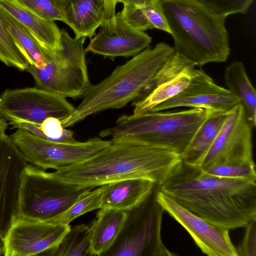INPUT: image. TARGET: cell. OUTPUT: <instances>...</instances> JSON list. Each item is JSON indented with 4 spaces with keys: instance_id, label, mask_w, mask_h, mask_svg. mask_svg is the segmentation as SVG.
I'll list each match as a JSON object with an SVG mask.
<instances>
[{
    "instance_id": "1",
    "label": "cell",
    "mask_w": 256,
    "mask_h": 256,
    "mask_svg": "<svg viewBox=\"0 0 256 256\" xmlns=\"http://www.w3.org/2000/svg\"><path fill=\"white\" fill-rule=\"evenodd\" d=\"M158 188L196 216L228 230L256 218V180L209 175L182 159Z\"/></svg>"
},
{
    "instance_id": "2",
    "label": "cell",
    "mask_w": 256,
    "mask_h": 256,
    "mask_svg": "<svg viewBox=\"0 0 256 256\" xmlns=\"http://www.w3.org/2000/svg\"><path fill=\"white\" fill-rule=\"evenodd\" d=\"M182 160L174 150L128 142H112L92 157L61 168L53 173L60 180L95 188L128 178L149 180L160 184Z\"/></svg>"
},
{
    "instance_id": "3",
    "label": "cell",
    "mask_w": 256,
    "mask_h": 256,
    "mask_svg": "<svg viewBox=\"0 0 256 256\" xmlns=\"http://www.w3.org/2000/svg\"><path fill=\"white\" fill-rule=\"evenodd\" d=\"M174 53V47L161 42L118 66L102 82L91 84L72 114L61 120L62 126H71L93 114L120 108L142 98L156 74Z\"/></svg>"
},
{
    "instance_id": "4",
    "label": "cell",
    "mask_w": 256,
    "mask_h": 256,
    "mask_svg": "<svg viewBox=\"0 0 256 256\" xmlns=\"http://www.w3.org/2000/svg\"><path fill=\"white\" fill-rule=\"evenodd\" d=\"M175 52L202 66L226 62L230 54L226 18L196 0H160Z\"/></svg>"
},
{
    "instance_id": "5",
    "label": "cell",
    "mask_w": 256,
    "mask_h": 256,
    "mask_svg": "<svg viewBox=\"0 0 256 256\" xmlns=\"http://www.w3.org/2000/svg\"><path fill=\"white\" fill-rule=\"evenodd\" d=\"M208 111L191 108L180 111L148 112L122 115L114 126L101 130V138L170 149L180 156L206 118Z\"/></svg>"
},
{
    "instance_id": "6",
    "label": "cell",
    "mask_w": 256,
    "mask_h": 256,
    "mask_svg": "<svg viewBox=\"0 0 256 256\" xmlns=\"http://www.w3.org/2000/svg\"><path fill=\"white\" fill-rule=\"evenodd\" d=\"M92 189L64 182L53 172L28 164L21 175L17 218L48 221Z\"/></svg>"
},
{
    "instance_id": "7",
    "label": "cell",
    "mask_w": 256,
    "mask_h": 256,
    "mask_svg": "<svg viewBox=\"0 0 256 256\" xmlns=\"http://www.w3.org/2000/svg\"><path fill=\"white\" fill-rule=\"evenodd\" d=\"M60 48L42 68L28 64L26 70L37 87L64 98H82L91 86L84 44L86 38H72L60 30Z\"/></svg>"
},
{
    "instance_id": "8",
    "label": "cell",
    "mask_w": 256,
    "mask_h": 256,
    "mask_svg": "<svg viewBox=\"0 0 256 256\" xmlns=\"http://www.w3.org/2000/svg\"><path fill=\"white\" fill-rule=\"evenodd\" d=\"M158 184L138 205L126 212L122 228L102 256H172L161 237L164 211L156 198Z\"/></svg>"
},
{
    "instance_id": "9",
    "label": "cell",
    "mask_w": 256,
    "mask_h": 256,
    "mask_svg": "<svg viewBox=\"0 0 256 256\" xmlns=\"http://www.w3.org/2000/svg\"><path fill=\"white\" fill-rule=\"evenodd\" d=\"M10 136L28 164L44 170H56L82 162L110 143L100 137L72 144L52 142L22 128H17Z\"/></svg>"
},
{
    "instance_id": "10",
    "label": "cell",
    "mask_w": 256,
    "mask_h": 256,
    "mask_svg": "<svg viewBox=\"0 0 256 256\" xmlns=\"http://www.w3.org/2000/svg\"><path fill=\"white\" fill-rule=\"evenodd\" d=\"M74 109L66 98L38 87L6 90L0 96V115L9 122L36 124L50 117L62 120Z\"/></svg>"
},
{
    "instance_id": "11",
    "label": "cell",
    "mask_w": 256,
    "mask_h": 256,
    "mask_svg": "<svg viewBox=\"0 0 256 256\" xmlns=\"http://www.w3.org/2000/svg\"><path fill=\"white\" fill-rule=\"evenodd\" d=\"M252 128L242 106L238 104L229 112L218 136L198 166L205 169L216 165L254 164Z\"/></svg>"
},
{
    "instance_id": "12",
    "label": "cell",
    "mask_w": 256,
    "mask_h": 256,
    "mask_svg": "<svg viewBox=\"0 0 256 256\" xmlns=\"http://www.w3.org/2000/svg\"><path fill=\"white\" fill-rule=\"evenodd\" d=\"M70 228L46 221L16 218L3 240V256H42L56 246Z\"/></svg>"
},
{
    "instance_id": "13",
    "label": "cell",
    "mask_w": 256,
    "mask_h": 256,
    "mask_svg": "<svg viewBox=\"0 0 256 256\" xmlns=\"http://www.w3.org/2000/svg\"><path fill=\"white\" fill-rule=\"evenodd\" d=\"M28 164L10 136L0 134V256L5 235L18 217L21 175Z\"/></svg>"
},
{
    "instance_id": "14",
    "label": "cell",
    "mask_w": 256,
    "mask_h": 256,
    "mask_svg": "<svg viewBox=\"0 0 256 256\" xmlns=\"http://www.w3.org/2000/svg\"><path fill=\"white\" fill-rule=\"evenodd\" d=\"M156 198L164 210L188 232L204 254L209 256H238L228 230L196 216L159 190Z\"/></svg>"
},
{
    "instance_id": "15",
    "label": "cell",
    "mask_w": 256,
    "mask_h": 256,
    "mask_svg": "<svg viewBox=\"0 0 256 256\" xmlns=\"http://www.w3.org/2000/svg\"><path fill=\"white\" fill-rule=\"evenodd\" d=\"M240 103L236 96L227 88L216 84L202 68H196L189 84L184 89L150 112L188 107L229 112Z\"/></svg>"
},
{
    "instance_id": "16",
    "label": "cell",
    "mask_w": 256,
    "mask_h": 256,
    "mask_svg": "<svg viewBox=\"0 0 256 256\" xmlns=\"http://www.w3.org/2000/svg\"><path fill=\"white\" fill-rule=\"evenodd\" d=\"M151 42L150 36L128 26L121 12H118L103 22L99 32L90 38L85 52L110 58L134 56L148 47Z\"/></svg>"
},
{
    "instance_id": "17",
    "label": "cell",
    "mask_w": 256,
    "mask_h": 256,
    "mask_svg": "<svg viewBox=\"0 0 256 256\" xmlns=\"http://www.w3.org/2000/svg\"><path fill=\"white\" fill-rule=\"evenodd\" d=\"M156 184L144 178H128L102 185L101 208L127 211L140 203Z\"/></svg>"
},
{
    "instance_id": "18",
    "label": "cell",
    "mask_w": 256,
    "mask_h": 256,
    "mask_svg": "<svg viewBox=\"0 0 256 256\" xmlns=\"http://www.w3.org/2000/svg\"><path fill=\"white\" fill-rule=\"evenodd\" d=\"M0 7L20 22L44 49L53 53L59 48L60 30L54 21L38 16L15 0H0Z\"/></svg>"
},
{
    "instance_id": "19",
    "label": "cell",
    "mask_w": 256,
    "mask_h": 256,
    "mask_svg": "<svg viewBox=\"0 0 256 256\" xmlns=\"http://www.w3.org/2000/svg\"><path fill=\"white\" fill-rule=\"evenodd\" d=\"M105 19L101 0H68L66 6L64 23L72 30L76 38H92Z\"/></svg>"
},
{
    "instance_id": "20",
    "label": "cell",
    "mask_w": 256,
    "mask_h": 256,
    "mask_svg": "<svg viewBox=\"0 0 256 256\" xmlns=\"http://www.w3.org/2000/svg\"><path fill=\"white\" fill-rule=\"evenodd\" d=\"M126 212L101 208L90 226L92 256H102L112 245L122 228Z\"/></svg>"
},
{
    "instance_id": "21",
    "label": "cell",
    "mask_w": 256,
    "mask_h": 256,
    "mask_svg": "<svg viewBox=\"0 0 256 256\" xmlns=\"http://www.w3.org/2000/svg\"><path fill=\"white\" fill-rule=\"evenodd\" d=\"M207 111L206 118L181 155L184 162L192 165L199 164L218 136L229 112Z\"/></svg>"
},
{
    "instance_id": "22",
    "label": "cell",
    "mask_w": 256,
    "mask_h": 256,
    "mask_svg": "<svg viewBox=\"0 0 256 256\" xmlns=\"http://www.w3.org/2000/svg\"><path fill=\"white\" fill-rule=\"evenodd\" d=\"M0 16L13 40L23 52L29 64L44 68L53 53L42 47L30 32L17 20L0 7Z\"/></svg>"
},
{
    "instance_id": "23",
    "label": "cell",
    "mask_w": 256,
    "mask_h": 256,
    "mask_svg": "<svg viewBox=\"0 0 256 256\" xmlns=\"http://www.w3.org/2000/svg\"><path fill=\"white\" fill-rule=\"evenodd\" d=\"M227 89L236 96L242 106L247 118L252 127L256 124V90L246 72L242 62H234L224 72Z\"/></svg>"
},
{
    "instance_id": "24",
    "label": "cell",
    "mask_w": 256,
    "mask_h": 256,
    "mask_svg": "<svg viewBox=\"0 0 256 256\" xmlns=\"http://www.w3.org/2000/svg\"><path fill=\"white\" fill-rule=\"evenodd\" d=\"M195 70V67L190 68L156 84L144 97L132 102V114L138 115L148 112L176 95L188 85Z\"/></svg>"
},
{
    "instance_id": "25",
    "label": "cell",
    "mask_w": 256,
    "mask_h": 256,
    "mask_svg": "<svg viewBox=\"0 0 256 256\" xmlns=\"http://www.w3.org/2000/svg\"><path fill=\"white\" fill-rule=\"evenodd\" d=\"M42 256H92L90 226L80 224L70 227L56 246Z\"/></svg>"
},
{
    "instance_id": "26",
    "label": "cell",
    "mask_w": 256,
    "mask_h": 256,
    "mask_svg": "<svg viewBox=\"0 0 256 256\" xmlns=\"http://www.w3.org/2000/svg\"><path fill=\"white\" fill-rule=\"evenodd\" d=\"M12 128H24L42 139L62 143L72 144L77 142L72 131L66 129L61 120L54 117L48 118L40 123L9 122Z\"/></svg>"
},
{
    "instance_id": "27",
    "label": "cell",
    "mask_w": 256,
    "mask_h": 256,
    "mask_svg": "<svg viewBox=\"0 0 256 256\" xmlns=\"http://www.w3.org/2000/svg\"><path fill=\"white\" fill-rule=\"evenodd\" d=\"M102 186L85 193L62 213L46 221L56 224H70L78 217L100 208Z\"/></svg>"
},
{
    "instance_id": "28",
    "label": "cell",
    "mask_w": 256,
    "mask_h": 256,
    "mask_svg": "<svg viewBox=\"0 0 256 256\" xmlns=\"http://www.w3.org/2000/svg\"><path fill=\"white\" fill-rule=\"evenodd\" d=\"M0 61L9 66L26 70L29 62L4 26L0 16Z\"/></svg>"
},
{
    "instance_id": "29",
    "label": "cell",
    "mask_w": 256,
    "mask_h": 256,
    "mask_svg": "<svg viewBox=\"0 0 256 256\" xmlns=\"http://www.w3.org/2000/svg\"><path fill=\"white\" fill-rule=\"evenodd\" d=\"M15 0L44 18L65 22V8L68 0Z\"/></svg>"
},
{
    "instance_id": "30",
    "label": "cell",
    "mask_w": 256,
    "mask_h": 256,
    "mask_svg": "<svg viewBox=\"0 0 256 256\" xmlns=\"http://www.w3.org/2000/svg\"><path fill=\"white\" fill-rule=\"evenodd\" d=\"M214 14L226 18L246 12L254 0H196Z\"/></svg>"
},
{
    "instance_id": "31",
    "label": "cell",
    "mask_w": 256,
    "mask_h": 256,
    "mask_svg": "<svg viewBox=\"0 0 256 256\" xmlns=\"http://www.w3.org/2000/svg\"><path fill=\"white\" fill-rule=\"evenodd\" d=\"M201 170L204 173L209 175L224 178H242L256 180L254 164L244 166L216 165Z\"/></svg>"
},
{
    "instance_id": "32",
    "label": "cell",
    "mask_w": 256,
    "mask_h": 256,
    "mask_svg": "<svg viewBox=\"0 0 256 256\" xmlns=\"http://www.w3.org/2000/svg\"><path fill=\"white\" fill-rule=\"evenodd\" d=\"M142 7L152 28L158 29L170 34L160 0H146Z\"/></svg>"
},
{
    "instance_id": "33",
    "label": "cell",
    "mask_w": 256,
    "mask_h": 256,
    "mask_svg": "<svg viewBox=\"0 0 256 256\" xmlns=\"http://www.w3.org/2000/svg\"><path fill=\"white\" fill-rule=\"evenodd\" d=\"M142 5L124 4L120 12L124 21L128 26L140 31L152 29L146 17Z\"/></svg>"
},
{
    "instance_id": "34",
    "label": "cell",
    "mask_w": 256,
    "mask_h": 256,
    "mask_svg": "<svg viewBox=\"0 0 256 256\" xmlns=\"http://www.w3.org/2000/svg\"><path fill=\"white\" fill-rule=\"evenodd\" d=\"M245 227L243 239L236 248L238 256H256V218L250 221Z\"/></svg>"
},
{
    "instance_id": "35",
    "label": "cell",
    "mask_w": 256,
    "mask_h": 256,
    "mask_svg": "<svg viewBox=\"0 0 256 256\" xmlns=\"http://www.w3.org/2000/svg\"><path fill=\"white\" fill-rule=\"evenodd\" d=\"M104 4L105 11V20H109L116 14V0H101Z\"/></svg>"
},
{
    "instance_id": "36",
    "label": "cell",
    "mask_w": 256,
    "mask_h": 256,
    "mask_svg": "<svg viewBox=\"0 0 256 256\" xmlns=\"http://www.w3.org/2000/svg\"><path fill=\"white\" fill-rule=\"evenodd\" d=\"M146 0H116L117 3L121 2L123 4H132L136 6H140L143 4Z\"/></svg>"
},
{
    "instance_id": "37",
    "label": "cell",
    "mask_w": 256,
    "mask_h": 256,
    "mask_svg": "<svg viewBox=\"0 0 256 256\" xmlns=\"http://www.w3.org/2000/svg\"><path fill=\"white\" fill-rule=\"evenodd\" d=\"M8 124L7 120L0 115V134L5 132Z\"/></svg>"
}]
</instances>
